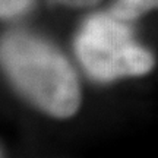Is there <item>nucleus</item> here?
<instances>
[{
  "mask_svg": "<svg viewBox=\"0 0 158 158\" xmlns=\"http://www.w3.org/2000/svg\"><path fill=\"white\" fill-rule=\"evenodd\" d=\"M60 5H66V6H72V7H85V6H91L95 5L98 0H54Z\"/></svg>",
  "mask_w": 158,
  "mask_h": 158,
  "instance_id": "5",
  "label": "nucleus"
},
{
  "mask_svg": "<svg viewBox=\"0 0 158 158\" xmlns=\"http://www.w3.org/2000/svg\"><path fill=\"white\" fill-rule=\"evenodd\" d=\"M32 0H0V15L2 18L16 16L31 5Z\"/></svg>",
  "mask_w": 158,
  "mask_h": 158,
  "instance_id": "4",
  "label": "nucleus"
},
{
  "mask_svg": "<svg viewBox=\"0 0 158 158\" xmlns=\"http://www.w3.org/2000/svg\"><path fill=\"white\" fill-rule=\"evenodd\" d=\"M75 51L86 73L97 81L139 76L154 68V56L138 44L124 21L111 15H95L81 28Z\"/></svg>",
  "mask_w": 158,
  "mask_h": 158,
  "instance_id": "2",
  "label": "nucleus"
},
{
  "mask_svg": "<svg viewBox=\"0 0 158 158\" xmlns=\"http://www.w3.org/2000/svg\"><path fill=\"white\" fill-rule=\"evenodd\" d=\"M154 7H158V0H116L111 13L122 21H132Z\"/></svg>",
  "mask_w": 158,
  "mask_h": 158,
  "instance_id": "3",
  "label": "nucleus"
},
{
  "mask_svg": "<svg viewBox=\"0 0 158 158\" xmlns=\"http://www.w3.org/2000/svg\"><path fill=\"white\" fill-rule=\"evenodd\" d=\"M2 63L16 89L50 116L66 118L81 106V88L70 63L38 38L9 34L2 41Z\"/></svg>",
  "mask_w": 158,
  "mask_h": 158,
  "instance_id": "1",
  "label": "nucleus"
}]
</instances>
